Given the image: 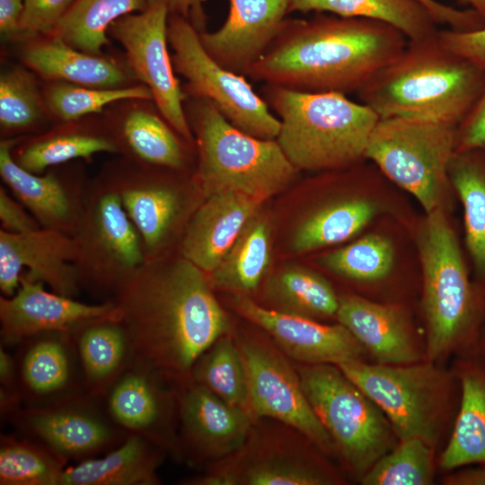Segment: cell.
Segmentation results:
<instances>
[{"mask_svg": "<svg viewBox=\"0 0 485 485\" xmlns=\"http://www.w3.org/2000/svg\"><path fill=\"white\" fill-rule=\"evenodd\" d=\"M169 16L166 0H148L143 11L114 22L108 35L121 45L129 69L137 81L149 89L163 116L195 146L184 109L187 95L176 76L168 48Z\"/></svg>", "mask_w": 485, "mask_h": 485, "instance_id": "4fadbf2b", "label": "cell"}, {"mask_svg": "<svg viewBox=\"0 0 485 485\" xmlns=\"http://www.w3.org/2000/svg\"><path fill=\"white\" fill-rule=\"evenodd\" d=\"M263 202L233 190L205 198L187 225L179 253L207 274L211 273Z\"/></svg>", "mask_w": 485, "mask_h": 485, "instance_id": "cb8c5ba5", "label": "cell"}, {"mask_svg": "<svg viewBox=\"0 0 485 485\" xmlns=\"http://www.w3.org/2000/svg\"><path fill=\"white\" fill-rule=\"evenodd\" d=\"M338 366L379 407L400 440L417 437L433 445L445 395V379L436 366L370 365L362 360Z\"/></svg>", "mask_w": 485, "mask_h": 485, "instance_id": "7c38bea8", "label": "cell"}, {"mask_svg": "<svg viewBox=\"0 0 485 485\" xmlns=\"http://www.w3.org/2000/svg\"><path fill=\"white\" fill-rule=\"evenodd\" d=\"M154 444L130 434L105 456L65 468L59 485H154L159 455Z\"/></svg>", "mask_w": 485, "mask_h": 485, "instance_id": "f546056e", "label": "cell"}, {"mask_svg": "<svg viewBox=\"0 0 485 485\" xmlns=\"http://www.w3.org/2000/svg\"><path fill=\"white\" fill-rule=\"evenodd\" d=\"M485 151V84L476 103L456 129V150Z\"/></svg>", "mask_w": 485, "mask_h": 485, "instance_id": "c3c4849f", "label": "cell"}, {"mask_svg": "<svg viewBox=\"0 0 485 485\" xmlns=\"http://www.w3.org/2000/svg\"><path fill=\"white\" fill-rule=\"evenodd\" d=\"M290 0H228L225 21L214 31L199 32L207 54L223 67L245 76L280 32Z\"/></svg>", "mask_w": 485, "mask_h": 485, "instance_id": "44dd1931", "label": "cell"}, {"mask_svg": "<svg viewBox=\"0 0 485 485\" xmlns=\"http://www.w3.org/2000/svg\"><path fill=\"white\" fill-rule=\"evenodd\" d=\"M261 95L278 115L277 141L297 171H333L365 158L379 120L363 102L339 93H304L265 84Z\"/></svg>", "mask_w": 485, "mask_h": 485, "instance_id": "277c9868", "label": "cell"}, {"mask_svg": "<svg viewBox=\"0 0 485 485\" xmlns=\"http://www.w3.org/2000/svg\"><path fill=\"white\" fill-rule=\"evenodd\" d=\"M42 92L47 111L54 124L101 114L111 104L124 100L153 101L149 89L140 83L120 88H97L45 82Z\"/></svg>", "mask_w": 485, "mask_h": 485, "instance_id": "ab89813d", "label": "cell"}, {"mask_svg": "<svg viewBox=\"0 0 485 485\" xmlns=\"http://www.w3.org/2000/svg\"><path fill=\"white\" fill-rule=\"evenodd\" d=\"M271 259L270 226L254 215L218 266L208 275L212 287L248 295L265 276Z\"/></svg>", "mask_w": 485, "mask_h": 485, "instance_id": "d6a6232c", "label": "cell"}, {"mask_svg": "<svg viewBox=\"0 0 485 485\" xmlns=\"http://www.w3.org/2000/svg\"><path fill=\"white\" fill-rule=\"evenodd\" d=\"M77 343L85 382L93 393L106 391L132 358L127 333L117 318L90 321L70 333Z\"/></svg>", "mask_w": 485, "mask_h": 485, "instance_id": "4dcf8cb0", "label": "cell"}, {"mask_svg": "<svg viewBox=\"0 0 485 485\" xmlns=\"http://www.w3.org/2000/svg\"><path fill=\"white\" fill-rule=\"evenodd\" d=\"M460 3L466 4L469 8L478 13L485 22V0H459Z\"/></svg>", "mask_w": 485, "mask_h": 485, "instance_id": "11a10c76", "label": "cell"}, {"mask_svg": "<svg viewBox=\"0 0 485 485\" xmlns=\"http://www.w3.org/2000/svg\"><path fill=\"white\" fill-rule=\"evenodd\" d=\"M457 127L419 118L379 119L365 158L412 194L426 213L441 207L456 150Z\"/></svg>", "mask_w": 485, "mask_h": 485, "instance_id": "ba28073f", "label": "cell"}, {"mask_svg": "<svg viewBox=\"0 0 485 485\" xmlns=\"http://www.w3.org/2000/svg\"><path fill=\"white\" fill-rule=\"evenodd\" d=\"M147 4L148 0H75L51 34L82 51L103 55L112 23Z\"/></svg>", "mask_w": 485, "mask_h": 485, "instance_id": "d590c367", "label": "cell"}, {"mask_svg": "<svg viewBox=\"0 0 485 485\" xmlns=\"http://www.w3.org/2000/svg\"><path fill=\"white\" fill-rule=\"evenodd\" d=\"M407 43L401 31L377 21L323 13L287 18L245 77L297 92L357 93Z\"/></svg>", "mask_w": 485, "mask_h": 485, "instance_id": "7a4b0ae2", "label": "cell"}, {"mask_svg": "<svg viewBox=\"0 0 485 485\" xmlns=\"http://www.w3.org/2000/svg\"><path fill=\"white\" fill-rule=\"evenodd\" d=\"M207 0H166L170 13L178 14L188 21L199 31H206L204 3Z\"/></svg>", "mask_w": 485, "mask_h": 485, "instance_id": "816d5d0a", "label": "cell"}, {"mask_svg": "<svg viewBox=\"0 0 485 485\" xmlns=\"http://www.w3.org/2000/svg\"><path fill=\"white\" fill-rule=\"evenodd\" d=\"M481 347L482 348V350H483L484 353H485V335H484V337L482 338Z\"/></svg>", "mask_w": 485, "mask_h": 485, "instance_id": "9f6ffc18", "label": "cell"}, {"mask_svg": "<svg viewBox=\"0 0 485 485\" xmlns=\"http://www.w3.org/2000/svg\"><path fill=\"white\" fill-rule=\"evenodd\" d=\"M393 260L391 242L379 234H368L322 256L321 264L341 277L372 282L385 278L392 270Z\"/></svg>", "mask_w": 485, "mask_h": 485, "instance_id": "ee69618b", "label": "cell"}, {"mask_svg": "<svg viewBox=\"0 0 485 485\" xmlns=\"http://www.w3.org/2000/svg\"><path fill=\"white\" fill-rule=\"evenodd\" d=\"M165 378L141 362L131 359L111 384L108 399L112 419L130 434L154 445H163L170 423L172 399L162 384Z\"/></svg>", "mask_w": 485, "mask_h": 485, "instance_id": "484cf974", "label": "cell"}, {"mask_svg": "<svg viewBox=\"0 0 485 485\" xmlns=\"http://www.w3.org/2000/svg\"><path fill=\"white\" fill-rule=\"evenodd\" d=\"M297 371L333 444L352 470L363 476L391 448L394 432L389 420L338 366L302 364Z\"/></svg>", "mask_w": 485, "mask_h": 485, "instance_id": "9c48e42d", "label": "cell"}, {"mask_svg": "<svg viewBox=\"0 0 485 485\" xmlns=\"http://www.w3.org/2000/svg\"><path fill=\"white\" fill-rule=\"evenodd\" d=\"M15 377V366L11 356L0 348V381L2 390L13 392Z\"/></svg>", "mask_w": 485, "mask_h": 485, "instance_id": "db71d44e", "label": "cell"}, {"mask_svg": "<svg viewBox=\"0 0 485 485\" xmlns=\"http://www.w3.org/2000/svg\"><path fill=\"white\" fill-rule=\"evenodd\" d=\"M437 36L446 48L485 68V26L472 31L438 30Z\"/></svg>", "mask_w": 485, "mask_h": 485, "instance_id": "7dc6e473", "label": "cell"}, {"mask_svg": "<svg viewBox=\"0 0 485 485\" xmlns=\"http://www.w3.org/2000/svg\"><path fill=\"white\" fill-rule=\"evenodd\" d=\"M45 284L22 272L15 294L0 296L1 338L15 344L48 332H73L82 324L102 318H119L111 300L86 304L44 288Z\"/></svg>", "mask_w": 485, "mask_h": 485, "instance_id": "ac0fdd59", "label": "cell"}, {"mask_svg": "<svg viewBox=\"0 0 485 485\" xmlns=\"http://www.w3.org/2000/svg\"><path fill=\"white\" fill-rule=\"evenodd\" d=\"M70 235L44 227L22 234L0 230V289L13 295L23 271L56 294L75 298L81 290Z\"/></svg>", "mask_w": 485, "mask_h": 485, "instance_id": "ffe728a7", "label": "cell"}, {"mask_svg": "<svg viewBox=\"0 0 485 485\" xmlns=\"http://www.w3.org/2000/svg\"><path fill=\"white\" fill-rule=\"evenodd\" d=\"M177 408L185 441L199 455L223 459L248 439L254 418L190 378L181 382Z\"/></svg>", "mask_w": 485, "mask_h": 485, "instance_id": "7402d4cb", "label": "cell"}, {"mask_svg": "<svg viewBox=\"0 0 485 485\" xmlns=\"http://www.w3.org/2000/svg\"><path fill=\"white\" fill-rule=\"evenodd\" d=\"M272 309L310 318L336 315L339 296L320 274L300 266L276 272L266 284Z\"/></svg>", "mask_w": 485, "mask_h": 485, "instance_id": "8d00e7d4", "label": "cell"}, {"mask_svg": "<svg viewBox=\"0 0 485 485\" xmlns=\"http://www.w3.org/2000/svg\"><path fill=\"white\" fill-rule=\"evenodd\" d=\"M64 464L46 446L13 437L1 440V485H59Z\"/></svg>", "mask_w": 485, "mask_h": 485, "instance_id": "b9f144b4", "label": "cell"}, {"mask_svg": "<svg viewBox=\"0 0 485 485\" xmlns=\"http://www.w3.org/2000/svg\"><path fill=\"white\" fill-rule=\"evenodd\" d=\"M100 153L119 154L101 113L56 123L42 133L22 137L12 149L14 161L36 174L73 161H91Z\"/></svg>", "mask_w": 485, "mask_h": 485, "instance_id": "4316f807", "label": "cell"}, {"mask_svg": "<svg viewBox=\"0 0 485 485\" xmlns=\"http://www.w3.org/2000/svg\"><path fill=\"white\" fill-rule=\"evenodd\" d=\"M168 42L176 74L187 97L213 103L235 128L261 139H277L280 121L246 77L216 62L205 50L199 31L184 17L170 13Z\"/></svg>", "mask_w": 485, "mask_h": 485, "instance_id": "8fae6325", "label": "cell"}, {"mask_svg": "<svg viewBox=\"0 0 485 485\" xmlns=\"http://www.w3.org/2000/svg\"><path fill=\"white\" fill-rule=\"evenodd\" d=\"M484 84L485 68L446 48L436 32L408 40L357 95L379 119L419 118L458 127Z\"/></svg>", "mask_w": 485, "mask_h": 485, "instance_id": "3957f363", "label": "cell"}, {"mask_svg": "<svg viewBox=\"0 0 485 485\" xmlns=\"http://www.w3.org/2000/svg\"><path fill=\"white\" fill-rule=\"evenodd\" d=\"M194 137V176L204 198L233 190L265 201L285 190L298 172L276 139H261L232 125L210 101L187 97Z\"/></svg>", "mask_w": 485, "mask_h": 485, "instance_id": "5b68a950", "label": "cell"}, {"mask_svg": "<svg viewBox=\"0 0 485 485\" xmlns=\"http://www.w3.org/2000/svg\"><path fill=\"white\" fill-rule=\"evenodd\" d=\"M101 115L119 156L138 165L191 174L195 146L172 127L153 101H120Z\"/></svg>", "mask_w": 485, "mask_h": 485, "instance_id": "2e32d148", "label": "cell"}, {"mask_svg": "<svg viewBox=\"0 0 485 485\" xmlns=\"http://www.w3.org/2000/svg\"><path fill=\"white\" fill-rule=\"evenodd\" d=\"M449 180L463 208L465 243L481 290H485V151L455 152Z\"/></svg>", "mask_w": 485, "mask_h": 485, "instance_id": "836d02e7", "label": "cell"}, {"mask_svg": "<svg viewBox=\"0 0 485 485\" xmlns=\"http://www.w3.org/2000/svg\"><path fill=\"white\" fill-rule=\"evenodd\" d=\"M71 237L81 289L97 295H112L146 261L137 230L117 195L98 176L90 180Z\"/></svg>", "mask_w": 485, "mask_h": 485, "instance_id": "30bf717a", "label": "cell"}, {"mask_svg": "<svg viewBox=\"0 0 485 485\" xmlns=\"http://www.w3.org/2000/svg\"><path fill=\"white\" fill-rule=\"evenodd\" d=\"M23 0H0V33L4 41L22 40L21 20Z\"/></svg>", "mask_w": 485, "mask_h": 485, "instance_id": "f907efd6", "label": "cell"}, {"mask_svg": "<svg viewBox=\"0 0 485 485\" xmlns=\"http://www.w3.org/2000/svg\"><path fill=\"white\" fill-rule=\"evenodd\" d=\"M235 311L264 331L289 358L303 365L361 360L365 348L340 323L328 325L313 318L263 307L248 295L234 294Z\"/></svg>", "mask_w": 485, "mask_h": 485, "instance_id": "e0dca14e", "label": "cell"}, {"mask_svg": "<svg viewBox=\"0 0 485 485\" xmlns=\"http://www.w3.org/2000/svg\"><path fill=\"white\" fill-rule=\"evenodd\" d=\"M206 474L197 485H322L331 480L314 467L292 439L251 429L244 445Z\"/></svg>", "mask_w": 485, "mask_h": 485, "instance_id": "d6986e66", "label": "cell"}, {"mask_svg": "<svg viewBox=\"0 0 485 485\" xmlns=\"http://www.w3.org/2000/svg\"><path fill=\"white\" fill-rule=\"evenodd\" d=\"M431 445L420 438L400 440L362 476L365 485H428L433 479Z\"/></svg>", "mask_w": 485, "mask_h": 485, "instance_id": "7bdbcfd3", "label": "cell"}, {"mask_svg": "<svg viewBox=\"0 0 485 485\" xmlns=\"http://www.w3.org/2000/svg\"><path fill=\"white\" fill-rule=\"evenodd\" d=\"M459 379V412L440 461L445 470L485 464V363L477 358L462 363Z\"/></svg>", "mask_w": 485, "mask_h": 485, "instance_id": "f1b7e54d", "label": "cell"}, {"mask_svg": "<svg viewBox=\"0 0 485 485\" xmlns=\"http://www.w3.org/2000/svg\"><path fill=\"white\" fill-rule=\"evenodd\" d=\"M190 379L251 415L244 361L235 338L230 333L216 340L199 357Z\"/></svg>", "mask_w": 485, "mask_h": 485, "instance_id": "60d3db41", "label": "cell"}, {"mask_svg": "<svg viewBox=\"0 0 485 485\" xmlns=\"http://www.w3.org/2000/svg\"><path fill=\"white\" fill-rule=\"evenodd\" d=\"M0 141V176L41 227L72 235L80 220L90 179L84 165L73 161L54 166L41 174L21 167L12 149L21 139Z\"/></svg>", "mask_w": 485, "mask_h": 485, "instance_id": "9a60e30c", "label": "cell"}, {"mask_svg": "<svg viewBox=\"0 0 485 485\" xmlns=\"http://www.w3.org/2000/svg\"><path fill=\"white\" fill-rule=\"evenodd\" d=\"M336 316L380 364L418 362L419 351L400 309L346 295L339 297Z\"/></svg>", "mask_w": 485, "mask_h": 485, "instance_id": "83f0119b", "label": "cell"}, {"mask_svg": "<svg viewBox=\"0 0 485 485\" xmlns=\"http://www.w3.org/2000/svg\"><path fill=\"white\" fill-rule=\"evenodd\" d=\"M323 13L381 22L410 41L434 36L438 29L427 10L414 0H290L291 13Z\"/></svg>", "mask_w": 485, "mask_h": 485, "instance_id": "1f68e13d", "label": "cell"}, {"mask_svg": "<svg viewBox=\"0 0 485 485\" xmlns=\"http://www.w3.org/2000/svg\"><path fill=\"white\" fill-rule=\"evenodd\" d=\"M248 382L249 404L254 419L269 418L293 428L324 451L334 444L314 413L303 389L297 369L275 343L240 335Z\"/></svg>", "mask_w": 485, "mask_h": 485, "instance_id": "5bb4252c", "label": "cell"}, {"mask_svg": "<svg viewBox=\"0 0 485 485\" xmlns=\"http://www.w3.org/2000/svg\"><path fill=\"white\" fill-rule=\"evenodd\" d=\"M429 13L435 23L447 25L458 31H472L485 26L484 20L474 10H462L437 0H414Z\"/></svg>", "mask_w": 485, "mask_h": 485, "instance_id": "bcb514c9", "label": "cell"}, {"mask_svg": "<svg viewBox=\"0 0 485 485\" xmlns=\"http://www.w3.org/2000/svg\"><path fill=\"white\" fill-rule=\"evenodd\" d=\"M419 249L428 354L435 359L471 340L481 315L482 292L470 280L456 234L442 206L427 213Z\"/></svg>", "mask_w": 485, "mask_h": 485, "instance_id": "8992f818", "label": "cell"}, {"mask_svg": "<svg viewBox=\"0 0 485 485\" xmlns=\"http://www.w3.org/2000/svg\"><path fill=\"white\" fill-rule=\"evenodd\" d=\"M75 1L23 0L21 40L31 36L51 34Z\"/></svg>", "mask_w": 485, "mask_h": 485, "instance_id": "f6af8a7d", "label": "cell"}, {"mask_svg": "<svg viewBox=\"0 0 485 485\" xmlns=\"http://www.w3.org/2000/svg\"><path fill=\"white\" fill-rule=\"evenodd\" d=\"M17 44L21 64L45 82L97 88L138 84L127 62L82 51L54 34L31 36Z\"/></svg>", "mask_w": 485, "mask_h": 485, "instance_id": "603a6c76", "label": "cell"}, {"mask_svg": "<svg viewBox=\"0 0 485 485\" xmlns=\"http://www.w3.org/2000/svg\"><path fill=\"white\" fill-rule=\"evenodd\" d=\"M22 361V377L25 388L33 395H58L73 381V366L68 332H48L31 337Z\"/></svg>", "mask_w": 485, "mask_h": 485, "instance_id": "f35d334b", "label": "cell"}, {"mask_svg": "<svg viewBox=\"0 0 485 485\" xmlns=\"http://www.w3.org/2000/svg\"><path fill=\"white\" fill-rule=\"evenodd\" d=\"M208 275L179 252L146 260L111 295L132 358L166 379L190 378L230 322Z\"/></svg>", "mask_w": 485, "mask_h": 485, "instance_id": "6da1fadb", "label": "cell"}, {"mask_svg": "<svg viewBox=\"0 0 485 485\" xmlns=\"http://www.w3.org/2000/svg\"><path fill=\"white\" fill-rule=\"evenodd\" d=\"M0 230L22 234L40 228V225L26 207L0 185Z\"/></svg>", "mask_w": 485, "mask_h": 485, "instance_id": "681fc988", "label": "cell"}, {"mask_svg": "<svg viewBox=\"0 0 485 485\" xmlns=\"http://www.w3.org/2000/svg\"><path fill=\"white\" fill-rule=\"evenodd\" d=\"M52 125L40 77L22 64L3 69L0 75L1 139L34 136Z\"/></svg>", "mask_w": 485, "mask_h": 485, "instance_id": "e575fe53", "label": "cell"}, {"mask_svg": "<svg viewBox=\"0 0 485 485\" xmlns=\"http://www.w3.org/2000/svg\"><path fill=\"white\" fill-rule=\"evenodd\" d=\"M20 419L28 431L65 462L101 452L118 438L114 428L95 410L69 399L31 409Z\"/></svg>", "mask_w": 485, "mask_h": 485, "instance_id": "d4e9b609", "label": "cell"}, {"mask_svg": "<svg viewBox=\"0 0 485 485\" xmlns=\"http://www.w3.org/2000/svg\"><path fill=\"white\" fill-rule=\"evenodd\" d=\"M134 163L121 156L104 163L98 177L117 195L137 230L146 260L172 253L204 199L194 176ZM179 252V251H178Z\"/></svg>", "mask_w": 485, "mask_h": 485, "instance_id": "52a82bcc", "label": "cell"}, {"mask_svg": "<svg viewBox=\"0 0 485 485\" xmlns=\"http://www.w3.org/2000/svg\"><path fill=\"white\" fill-rule=\"evenodd\" d=\"M450 485H485V464L468 467L456 472L445 479Z\"/></svg>", "mask_w": 485, "mask_h": 485, "instance_id": "f5cc1de1", "label": "cell"}, {"mask_svg": "<svg viewBox=\"0 0 485 485\" xmlns=\"http://www.w3.org/2000/svg\"><path fill=\"white\" fill-rule=\"evenodd\" d=\"M377 206L366 198H349L322 207L295 230L291 250L308 252L337 244L359 233L375 216Z\"/></svg>", "mask_w": 485, "mask_h": 485, "instance_id": "74e56055", "label": "cell"}]
</instances>
